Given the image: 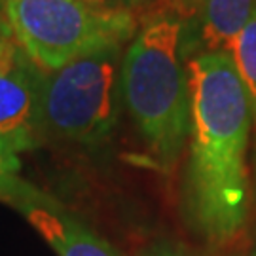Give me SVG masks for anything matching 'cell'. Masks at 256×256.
Segmentation results:
<instances>
[{
    "instance_id": "obj_1",
    "label": "cell",
    "mask_w": 256,
    "mask_h": 256,
    "mask_svg": "<svg viewBox=\"0 0 256 256\" xmlns=\"http://www.w3.org/2000/svg\"><path fill=\"white\" fill-rule=\"evenodd\" d=\"M192 97L186 205L202 236L226 243L248 214L247 150L252 120L230 54H198L188 63Z\"/></svg>"
},
{
    "instance_id": "obj_2",
    "label": "cell",
    "mask_w": 256,
    "mask_h": 256,
    "mask_svg": "<svg viewBox=\"0 0 256 256\" xmlns=\"http://www.w3.org/2000/svg\"><path fill=\"white\" fill-rule=\"evenodd\" d=\"M182 38V18L167 6L150 14L122 59L124 104L152 162L164 173L178 162L192 131V97Z\"/></svg>"
},
{
    "instance_id": "obj_3",
    "label": "cell",
    "mask_w": 256,
    "mask_h": 256,
    "mask_svg": "<svg viewBox=\"0 0 256 256\" xmlns=\"http://www.w3.org/2000/svg\"><path fill=\"white\" fill-rule=\"evenodd\" d=\"M16 44L42 72L137 32V14L92 8L82 0H0Z\"/></svg>"
},
{
    "instance_id": "obj_4",
    "label": "cell",
    "mask_w": 256,
    "mask_h": 256,
    "mask_svg": "<svg viewBox=\"0 0 256 256\" xmlns=\"http://www.w3.org/2000/svg\"><path fill=\"white\" fill-rule=\"evenodd\" d=\"M122 48H99L54 72H42L40 106L46 131L82 146H95L114 133L124 102Z\"/></svg>"
},
{
    "instance_id": "obj_5",
    "label": "cell",
    "mask_w": 256,
    "mask_h": 256,
    "mask_svg": "<svg viewBox=\"0 0 256 256\" xmlns=\"http://www.w3.org/2000/svg\"><path fill=\"white\" fill-rule=\"evenodd\" d=\"M40 88L42 70L21 48L0 38V138L18 154L32 150L46 131Z\"/></svg>"
},
{
    "instance_id": "obj_6",
    "label": "cell",
    "mask_w": 256,
    "mask_h": 256,
    "mask_svg": "<svg viewBox=\"0 0 256 256\" xmlns=\"http://www.w3.org/2000/svg\"><path fill=\"white\" fill-rule=\"evenodd\" d=\"M0 198L21 210L28 224L44 238L57 256H122L84 222L61 210L55 203L21 184L18 178L2 190Z\"/></svg>"
},
{
    "instance_id": "obj_7",
    "label": "cell",
    "mask_w": 256,
    "mask_h": 256,
    "mask_svg": "<svg viewBox=\"0 0 256 256\" xmlns=\"http://www.w3.org/2000/svg\"><path fill=\"white\" fill-rule=\"evenodd\" d=\"M254 6L256 0H196L188 19L194 21L192 34L203 46L202 54H232Z\"/></svg>"
},
{
    "instance_id": "obj_8",
    "label": "cell",
    "mask_w": 256,
    "mask_h": 256,
    "mask_svg": "<svg viewBox=\"0 0 256 256\" xmlns=\"http://www.w3.org/2000/svg\"><path fill=\"white\" fill-rule=\"evenodd\" d=\"M232 59L236 63L239 78L243 82L250 108L252 131H254V167H256V6L248 23L239 32L236 44L232 48Z\"/></svg>"
},
{
    "instance_id": "obj_9",
    "label": "cell",
    "mask_w": 256,
    "mask_h": 256,
    "mask_svg": "<svg viewBox=\"0 0 256 256\" xmlns=\"http://www.w3.org/2000/svg\"><path fill=\"white\" fill-rule=\"evenodd\" d=\"M19 169H21V162L18 158V152L0 138V194L14 178H18L16 174Z\"/></svg>"
},
{
    "instance_id": "obj_10",
    "label": "cell",
    "mask_w": 256,
    "mask_h": 256,
    "mask_svg": "<svg viewBox=\"0 0 256 256\" xmlns=\"http://www.w3.org/2000/svg\"><path fill=\"white\" fill-rule=\"evenodd\" d=\"M84 4L97 10H106V12H131L137 14L142 6L150 4L152 0H82Z\"/></svg>"
},
{
    "instance_id": "obj_11",
    "label": "cell",
    "mask_w": 256,
    "mask_h": 256,
    "mask_svg": "<svg viewBox=\"0 0 256 256\" xmlns=\"http://www.w3.org/2000/svg\"><path fill=\"white\" fill-rule=\"evenodd\" d=\"M194 4H196V0H169V8H173L180 18L188 19V16L192 14V8Z\"/></svg>"
},
{
    "instance_id": "obj_12",
    "label": "cell",
    "mask_w": 256,
    "mask_h": 256,
    "mask_svg": "<svg viewBox=\"0 0 256 256\" xmlns=\"http://www.w3.org/2000/svg\"><path fill=\"white\" fill-rule=\"evenodd\" d=\"M148 256H188V254H184V252H180V250H176V248H173V247H164V248L152 250Z\"/></svg>"
},
{
    "instance_id": "obj_13",
    "label": "cell",
    "mask_w": 256,
    "mask_h": 256,
    "mask_svg": "<svg viewBox=\"0 0 256 256\" xmlns=\"http://www.w3.org/2000/svg\"><path fill=\"white\" fill-rule=\"evenodd\" d=\"M250 256H256V245H254V248H252V254Z\"/></svg>"
}]
</instances>
